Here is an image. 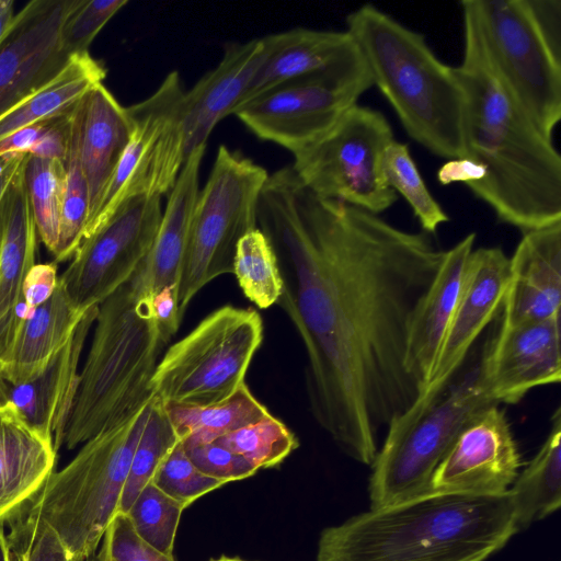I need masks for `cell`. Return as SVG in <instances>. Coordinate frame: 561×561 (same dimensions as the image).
Segmentation results:
<instances>
[{"instance_id": "18", "label": "cell", "mask_w": 561, "mask_h": 561, "mask_svg": "<svg viewBox=\"0 0 561 561\" xmlns=\"http://www.w3.org/2000/svg\"><path fill=\"white\" fill-rule=\"evenodd\" d=\"M508 279L510 257L501 248L473 249L459 300L425 390L443 382L453 374L497 317Z\"/></svg>"}, {"instance_id": "35", "label": "cell", "mask_w": 561, "mask_h": 561, "mask_svg": "<svg viewBox=\"0 0 561 561\" xmlns=\"http://www.w3.org/2000/svg\"><path fill=\"white\" fill-rule=\"evenodd\" d=\"M179 442L163 401L154 396L147 423L133 455L118 512L126 513L139 492L151 482L162 460Z\"/></svg>"}, {"instance_id": "36", "label": "cell", "mask_w": 561, "mask_h": 561, "mask_svg": "<svg viewBox=\"0 0 561 561\" xmlns=\"http://www.w3.org/2000/svg\"><path fill=\"white\" fill-rule=\"evenodd\" d=\"M383 172L389 186L403 196L424 233H435L449 216L434 198L410 152L409 146L392 140L383 156Z\"/></svg>"}, {"instance_id": "41", "label": "cell", "mask_w": 561, "mask_h": 561, "mask_svg": "<svg viewBox=\"0 0 561 561\" xmlns=\"http://www.w3.org/2000/svg\"><path fill=\"white\" fill-rule=\"evenodd\" d=\"M127 3V0H82L62 30L66 50L70 55L87 53L100 31Z\"/></svg>"}, {"instance_id": "20", "label": "cell", "mask_w": 561, "mask_h": 561, "mask_svg": "<svg viewBox=\"0 0 561 561\" xmlns=\"http://www.w3.org/2000/svg\"><path fill=\"white\" fill-rule=\"evenodd\" d=\"M27 156L18 169L4 205L0 244V363L9 359L21 323L31 314L22 296L27 272L36 264L37 230L25 186Z\"/></svg>"}, {"instance_id": "53", "label": "cell", "mask_w": 561, "mask_h": 561, "mask_svg": "<svg viewBox=\"0 0 561 561\" xmlns=\"http://www.w3.org/2000/svg\"><path fill=\"white\" fill-rule=\"evenodd\" d=\"M9 542V541H8ZM10 557H11V561H24V557L23 554L21 553L20 550H18L15 547H13L12 545H10Z\"/></svg>"}, {"instance_id": "37", "label": "cell", "mask_w": 561, "mask_h": 561, "mask_svg": "<svg viewBox=\"0 0 561 561\" xmlns=\"http://www.w3.org/2000/svg\"><path fill=\"white\" fill-rule=\"evenodd\" d=\"M214 443L242 456L257 470L277 466L299 445L295 434L272 414Z\"/></svg>"}, {"instance_id": "2", "label": "cell", "mask_w": 561, "mask_h": 561, "mask_svg": "<svg viewBox=\"0 0 561 561\" xmlns=\"http://www.w3.org/2000/svg\"><path fill=\"white\" fill-rule=\"evenodd\" d=\"M465 98V157L485 168L468 184L496 218L523 232L561 221V157L482 62L454 68Z\"/></svg>"}, {"instance_id": "4", "label": "cell", "mask_w": 561, "mask_h": 561, "mask_svg": "<svg viewBox=\"0 0 561 561\" xmlns=\"http://www.w3.org/2000/svg\"><path fill=\"white\" fill-rule=\"evenodd\" d=\"M407 134L445 159L465 157V98L454 68L424 36L373 4L346 18V30Z\"/></svg>"}, {"instance_id": "52", "label": "cell", "mask_w": 561, "mask_h": 561, "mask_svg": "<svg viewBox=\"0 0 561 561\" xmlns=\"http://www.w3.org/2000/svg\"><path fill=\"white\" fill-rule=\"evenodd\" d=\"M2 364L0 363V410L8 407L10 401V383L3 376Z\"/></svg>"}, {"instance_id": "23", "label": "cell", "mask_w": 561, "mask_h": 561, "mask_svg": "<svg viewBox=\"0 0 561 561\" xmlns=\"http://www.w3.org/2000/svg\"><path fill=\"white\" fill-rule=\"evenodd\" d=\"M474 242L476 233L471 232L444 252L436 277L412 319L407 367L423 392L434 371L440 346L459 300Z\"/></svg>"}, {"instance_id": "54", "label": "cell", "mask_w": 561, "mask_h": 561, "mask_svg": "<svg viewBox=\"0 0 561 561\" xmlns=\"http://www.w3.org/2000/svg\"><path fill=\"white\" fill-rule=\"evenodd\" d=\"M210 561H244V560H241L239 558H231V557H220L218 559H214V560H210Z\"/></svg>"}, {"instance_id": "17", "label": "cell", "mask_w": 561, "mask_h": 561, "mask_svg": "<svg viewBox=\"0 0 561 561\" xmlns=\"http://www.w3.org/2000/svg\"><path fill=\"white\" fill-rule=\"evenodd\" d=\"M561 317L503 327L500 313L484 358V381L500 404H515L533 388L561 380Z\"/></svg>"}, {"instance_id": "14", "label": "cell", "mask_w": 561, "mask_h": 561, "mask_svg": "<svg viewBox=\"0 0 561 561\" xmlns=\"http://www.w3.org/2000/svg\"><path fill=\"white\" fill-rule=\"evenodd\" d=\"M162 213L161 197H136L82 241L59 276L78 309L100 306L131 279L152 248Z\"/></svg>"}, {"instance_id": "40", "label": "cell", "mask_w": 561, "mask_h": 561, "mask_svg": "<svg viewBox=\"0 0 561 561\" xmlns=\"http://www.w3.org/2000/svg\"><path fill=\"white\" fill-rule=\"evenodd\" d=\"M10 525L8 541L24 561H76L55 531L24 503L5 520Z\"/></svg>"}, {"instance_id": "5", "label": "cell", "mask_w": 561, "mask_h": 561, "mask_svg": "<svg viewBox=\"0 0 561 561\" xmlns=\"http://www.w3.org/2000/svg\"><path fill=\"white\" fill-rule=\"evenodd\" d=\"M165 344L152 297L135 280L99 306L65 430L67 449L124 421L156 396L151 380Z\"/></svg>"}, {"instance_id": "1", "label": "cell", "mask_w": 561, "mask_h": 561, "mask_svg": "<svg viewBox=\"0 0 561 561\" xmlns=\"http://www.w3.org/2000/svg\"><path fill=\"white\" fill-rule=\"evenodd\" d=\"M257 225L289 273L277 304L305 345L310 411L346 456L371 466L389 424L423 392L408 340L445 251L314 195L291 167L268 174Z\"/></svg>"}, {"instance_id": "34", "label": "cell", "mask_w": 561, "mask_h": 561, "mask_svg": "<svg viewBox=\"0 0 561 561\" xmlns=\"http://www.w3.org/2000/svg\"><path fill=\"white\" fill-rule=\"evenodd\" d=\"M24 176L37 234L54 255L59 242L65 191L64 160L44 159L28 154Z\"/></svg>"}, {"instance_id": "33", "label": "cell", "mask_w": 561, "mask_h": 561, "mask_svg": "<svg viewBox=\"0 0 561 561\" xmlns=\"http://www.w3.org/2000/svg\"><path fill=\"white\" fill-rule=\"evenodd\" d=\"M233 274L244 296L259 308L278 302L283 275L273 245L261 229L250 231L239 241Z\"/></svg>"}, {"instance_id": "11", "label": "cell", "mask_w": 561, "mask_h": 561, "mask_svg": "<svg viewBox=\"0 0 561 561\" xmlns=\"http://www.w3.org/2000/svg\"><path fill=\"white\" fill-rule=\"evenodd\" d=\"M392 140L383 114L357 103L321 138L296 152L291 168L314 195L379 215L398 201L383 172Z\"/></svg>"}, {"instance_id": "16", "label": "cell", "mask_w": 561, "mask_h": 561, "mask_svg": "<svg viewBox=\"0 0 561 561\" xmlns=\"http://www.w3.org/2000/svg\"><path fill=\"white\" fill-rule=\"evenodd\" d=\"M520 467L522 457L505 411L493 405L460 433L435 469L431 490L501 495L510 490Z\"/></svg>"}, {"instance_id": "6", "label": "cell", "mask_w": 561, "mask_h": 561, "mask_svg": "<svg viewBox=\"0 0 561 561\" xmlns=\"http://www.w3.org/2000/svg\"><path fill=\"white\" fill-rule=\"evenodd\" d=\"M490 325L453 374L389 424L370 466V508L431 491L435 469L460 433L484 410L499 405L484 381Z\"/></svg>"}, {"instance_id": "48", "label": "cell", "mask_w": 561, "mask_h": 561, "mask_svg": "<svg viewBox=\"0 0 561 561\" xmlns=\"http://www.w3.org/2000/svg\"><path fill=\"white\" fill-rule=\"evenodd\" d=\"M49 122L50 121L28 126L0 141V156L8 153L28 154L45 131Z\"/></svg>"}, {"instance_id": "30", "label": "cell", "mask_w": 561, "mask_h": 561, "mask_svg": "<svg viewBox=\"0 0 561 561\" xmlns=\"http://www.w3.org/2000/svg\"><path fill=\"white\" fill-rule=\"evenodd\" d=\"M518 531L546 518L561 506V409L536 456L510 488Z\"/></svg>"}, {"instance_id": "31", "label": "cell", "mask_w": 561, "mask_h": 561, "mask_svg": "<svg viewBox=\"0 0 561 561\" xmlns=\"http://www.w3.org/2000/svg\"><path fill=\"white\" fill-rule=\"evenodd\" d=\"M163 403L169 421L184 447L211 443L271 414L245 382L227 399L210 405Z\"/></svg>"}, {"instance_id": "32", "label": "cell", "mask_w": 561, "mask_h": 561, "mask_svg": "<svg viewBox=\"0 0 561 561\" xmlns=\"http://www.w3.org/2000/svg\"><path fill=\"white\" fill-rule=\"evenodd\" d=\"M82 100L70 113L68 147L64 160L66 179L59 242L54 254L56 263L71 260L83 241L90 213L88 183L82 169L79 149Z\"/></svg>"}, {"instance_id": "46", "label": "cell", "mask_w": 561, "mask_h": 561, "mask_svg": "<svg viewBox=\"0 0 561 561\" xmlns=\"http://www.w3.org/2000/svg\"><path fill=\"white\" fill-rule=\"evenodd\" d=\"M156 319L165 343L176 333L181 317L178 306V288H165L152 297Z\"/></svg>"}, {"instance_id": "27", "label": "cell", "mask_w": 561, "mask_h": 561, "mask_svg": "<svg viewBox=\"0 0 561 561\" xmlns=\"http://www.w3.org/2000/svg\"><path fill=\"white\" fill-rule=\"evenodd\" d=\"M128 138L129 121L126 108L103 83L95 85L82 100L79 147L89 190L88 224L96 210Z\"/></svg>"}, {"instance_id": "42", "label": "cell", "mask_w": 561, "mask_h": 561, "mask_svg": "<svg viewBox=\"0 0 561 561\" xmlns=\"http://www.w3.org/2000/svg\"><path fill=\"white\" fill-rule=\"evenodd\" d=\"M102 540L99 561H174L140 538L125 513L115 514Z\"/></svg>"}, {"instance_id": "39", "label": "cell", "mask_w": 561, "mask_h": 561, "mask_svg": "<svg viewBox=\"0 0 561 561\" xmlns=\"http://www.w3.org/2000/svg\"><path fill=\"white\" fill-rule=\"evenodd\" d=\"M151 481L185 507L226 484L202 473L188 459L180 440L162 460Z\"/></svg>"}, {"instance_id": "15", "label": "cell", "mask_w": 561, "mask_h": 561, "mask_svg": "<svg viewBox=\"0 0 561 561\" xmlns=\"http://www.w3.org/2000/svg\"><path fill=\"white\" fill-rule=\"evenodd\" d=\"M82 0H32L0 44V115L44 87L67 65V19Z\"/></svg>"}, {"instance_id": "55", "label": "cell", "mask_w": 561, "mask_h": 561, "mask_svg": "<svg viewBox=\"0 0 561 561\" xmlns=\"http://www.w3.org/2000/svg\"><path fill=\"white\" fill-rule=\"evenodd\" d=\"M83 561V560H82Z\"/></svg>"}, {"instance_id": "43", "label": "cell", "mask_w": 561, "mask_h": 561, "mask_svg": "<svg viewBox=\"0 0 561 561\" xmlns=\"http://www.w3.org/2000/svg\"><path fill=\"white\" fill-rule=\"evenodd\" d=\"M192 463L204 474L225 483L255 474L257 469L242 456L214 442L184 447Z\"/></svg>"}, {"instance_id": "28", "label": "cell", "mask_w": 561, "mask_h": 561, "mask_svg": "<svg viewBox=\"0 0 561 561\" xmlns=\"http://www.w3.org/2000/svg\"><path fill=\"white\" fill-rule=\"evenodd\" d=\"M85 311L78 309L62 282L44 304L33 309L21 323L9 359L2 367L11 386L38 375L67 342Z\"/></svg>"}, {"instance_id": "12", "label": "cell", "mask_w": 561, "mask_h": 561, "mask_svg": "<svg viewBox=\"0 0 561 561\" xmlns=\"http://www.w3.org/2000/svg\"><path fill=\"white\" fill-rule=\"evenodd\" d=\"M183 89L170 72L147 99L126 108L129 138L87 226L84 238L99 230L125 203L140 196L169 194L187 159L183 127Z\"/></svg>"}, {"instance_id": "22", "label": "cell", "mask_w": 561, "mask_h": 561, "mask_svg": "<svg viewBox=\"0 0 561 561\" xmlns=\"http://www.w3.org/2000/svg\"><path fill=\"white\" fill-rule=\"evenodd\" d=\"M265 55L262 38L227 44L220 62L185 91L183 127L186 157L206 145L214 127L233 113Z\"/></svg>"}, {"instance_id": "24", "label": "cell", "mask_w": 561, "mask_h": 561, "mask_svg": "<svg viewBox=\"0 0 561 561\" xmlns=\"http://www.w3.org/2000/svg\"><path fill=\"white\" fill-rule=\"evenodd\" d=\"M262 39L266 51L264 61L233 113L279 84L323 71L357 51L346 31L296 27Z\"/></svg>"}, {"instance_id": "49", "label": "cell", "mask_w": 561, "mask_h": 561, "mask_svg": "<svg viewBox=\"0 0 561 561\" xmlns=\"http://www.w3.org/2000/svg\"><path fill=\"white\" fill-rule=\"evenodd\" d=\"M27 153H19L13 162L7 168V170L0 175V244L2 238V226H3V211L7 201V196L12 183V180L24 161Z\"/></svg>"}, {"instance_id": "45", "label": "cell", "mask_w": 561, "mask_h": 561, "mask_svg": "<svg viewBox=\"0 0 561 561\" xmlns=\"http://www.w3.org/2000/svg\"><path fill=\"white\" fill-rule=\"evenodd\" d=\"M70 113L51 119L28 154L44 159L65 160L68 147Z\"/></svg>"}, {"instance_id": "44", "label": "cell", "mask_w": 561, "mask_h": 561, "mask_svg": "<svg viewBox=\"0 0 561 561\" xmlns=\"http://www.w3.org/2000/svg\"><path fill=\"white\" fill-rule=\"evenodd\" d=\"M58 278L55 261L33 265L27 272L22 287L25 305L35 309L49 299L58 284Z\"/></svg>"}, {"instance_id": "29", "label": "cell", "mask_w": 561, "mask_h": 561, "mask_svg": "<svg viewBox=\"0 0 561 561\" xmlns=\"http://www.w3.org/2000/svg\"><path fill=\"white\" fill-rule=\"evenodd\" d=\"M105 77L106 68L89 51L71 55L55 78L0 115V141L23 128L68 114Z\"/></svg>"}, {"instance_id": "50", "label": "cell", "mask_w": 561, "mask_h": 561, "mask_svg": "<svg viewBox=\"0 0 561 561\" xmlns=\"http://www.w3.org/2000/svg\"><path fill=\"white\" fill-rule=\"evenodd\" d=\"M14 15V1L0 0V44L11 27Z\"/></svg>"}, {"instance_id": "10", "label": "cell", "mask_w": 561, "mask_h": 561, "mask_svg": "<svg viewBox=\"0 0 561 561\" xmlns=\"http://www.w3.org/2000/svg\"><path fill=\"white\" fill-rule=\"evenodd\" d=\"M262 337L254 309H216L167 350L151 380L154 394L163 402L195 407L227 399L244 382Z\"/></svg>"}, {"instance_id": "21", "label": "cell", "mask_w": 561, "mask_h": 561, "mask_svg": "<svg viewBox=\"0 0 561 561\" xmlns=\"http://www.w3.org/2000/svg\"><path fill=\"white\" fill-rule=\"evenodd\" d=\"M98 310L99 306H93L85 311L67 342L38 375L24 383L10 385V401L19 415L48 436L56 451L64 443L78 385L80 356Z\"/></svg>"}, {"instance_id": "7", "label": "cell", "mask_w": 561, "mask_h": 561, "mask_svg": "<svg viewBox=\"0 0 561 561\" xmlns=\"http://www.w3.org/2000/svg\"><path fill=\"white\" fill-rule=\"evenodd\" d=\"M153 398L82 444L77 455L61 470L53 471L39 491L25 502L55 531L72 558L94 556L118 512Z\"/></svg>"}, {"instance_id": "26", "label": "cell", "mask_w": 561, "mask_h": 561, "mask_svg": "<svg viewBox=\"0 0 561 561\" xmlns=\"http://www.w3.org/2000/svg\"><path fill=\"white\" fill-rule=\"evenodd\" d=\"M56 455L53 440L27 424L12 403L0 410V519L39 491Z\"/></svg>"}, {"instance_id": "38", "label": "cell", "mask_w": 561, "mask_h": 561, "mask_svg": "<svg viewBox=\"0 0 561 561\" xmlns=\"http://www.w3.org/2000/svg\"><path fill=\"white\" fill-rule=\"evenodd\" d=\"M185 508L151 481L125 514L140 538L160 552L172 556L178 526Z\"/></svg>"}, {"instance_id": "47", "label": "cell", "mask_w": 561, "mask_h": 561, "mask_svg": "<svg viewBox=\"0 0 561 561\" xmlns=\"http://www.w3.org/2000/svg\"><path fill=\"white\" fill-rule=\"evenodd\" d=\"M436 175L440 185L462 183L467 186L481 181L485 176V168L467 157L449 159L442 164Z\"/></svg>"}, {"instance_id": "3", "label": "cell", "mask_w": 561, "mask_h": 561, "mask_svg": "<svg viewBox=\"0 0 561 561\" xmlns=\"http://www.w3.org/2000/svg\"><path fill=\"white\" fill-rule=\"evenodd\" d=\"M518 533L510 491H427L324 528L317 561H484Z\"/></svg>"}, {"instance_id": "8", "label": "cell", "mask_w": 561, "mask_h": 561, "mask_svg": "<svg viewBox=\"0 0 561 561\" xmlns=\"http://www.w3.org/2000/svg\"><path fill=\"white\" fill-rule=\"evenodd\" d=\"M460 7L465 50L552 140L561 119V48L545 35L529 0H463Z\"/></svg>"}, {"instance_id": "9", "label": "cell", "mask_w": 561, "mask_h": 561, "mask_svg": "<svg viewBox=\"0 0 561 561\" xmlns=\"http://www.w3.org/2000/svg\"><path fill=\"white\" fill-rule=\"evenodd\" d=\"M267 178L263 167L239 151L219 146L192 215L178 286L181 319L205 285L233 273L239 241L257 228L259 202Z\"/></svg>"}, {"instance_id": "25", "label": "cell", "mask_w": 561, "mask_h": 561, "mask_svg": "<svg viewBox=\"0 0 561 561\" xmlns=\"http://www.w3.org/2000/svg\"><path fill=\"white\" fill-rule=\"evenodd\" d=\"M205 150L206 145L201 146L187 157L169 193L152 248L131 277L151 297L179 286Z\"/></svg>"}, {"instance_id": "51", "label": "cell", "mask_w": 561, "mask_h": 561, "mask_svg": "<svg viewBox=\"0 0 561 561\" xmlns=\"http://www.w3.org/2000/svg\"><path fill=\"white\" fill-rule=\"evenodd\" d=\"M0 561H11L4 519H0Z\"/></svg>"}, {"instance_id": "13", "label": "cell", "mask_w": 561, "mask_h": 561, "mask_svg": "<svg viewBox=\"0 0 561 561\" xmlns=\"http://www.w3.org/2000/svg\"><path fill=\"white\" fill-rule=\"evenodd\" d=\"M371 87L357 48L339 64L279 84L233 114L256 137L295 154L329 131Z\"/></svg>"}, {"instance_id": "19", "label": "cell", "mask_w": 561, "mask_h": 561, "mask_svg": "<svg viewBox=\"0 0 561 561\" xmlns=\"http://www.w3.org/2000/svg\"><path fill=\"white\" fill-rule=\"evenodd\" d=\"M561 221L523 232L510 257L501 324L561 317Z\"/></svg>"}]
</instances>
